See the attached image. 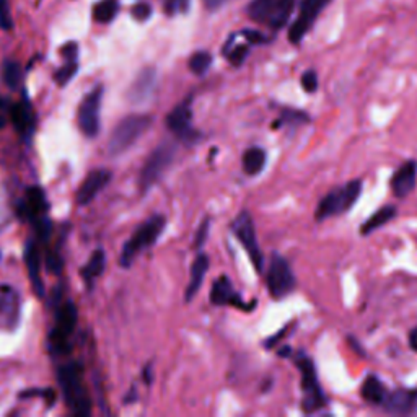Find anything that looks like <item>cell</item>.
Segmentation results:
<instances>
[{"instance_id":"obj_40","label":"cell","mask_w":417,"mask_h":417,"mask_svg":"<svg viewBox=\"0 0 417 417\" xmlns=\"http://www.w3.org/2000/svg\"><path fill=\"white\" fill-rule=\"evenodd\" d=\"M302 87L305 92L315 93L318 90V75L315 71H307L302 75Z\"/></svg>"},{"instance_id":"obj_2","label":"cell","mask_w":417,"mask_h":417,"mask_svg":"<svg viewBox=\"0 0 417 417\" xmlns=\"http://www.w3.org/2000/svg\"><path fill=\"white\" fill-rule=\"evenodd\" d=\"M153 124L150 114H131L116 124L108 140V153L118 157L127 152Z\"/></svg>"},{"instance_id":"obj_38","label":"cell","mask_w":417,"mask_h":417,"mask_svg":"<svg viewBox=\"0 0 417 417\" xmlns=\"http://www.w3.org/2000/svg\"><path fill=\"white\" fill-rule=\"evenodd\" d=\"M46 268L54 274H61L62 270V257L59 251H47L46 253Z\"/></svg>"},{"instance_id":"obj_20","label":"cell","mask_w":417,"mask_h":417,"mask_svg":"<svg viewBox=\"0 0 417 417\" xmlns=\"http://www.w3.org/2000/svg\"><path fill=\"white\" fill-rule=\"evenodd\" d=\"M25 264H27L28 269V276L29 282H31L34 292H36L38 296L45 295V286H42V279H41V256H40V249H38V244L34 242H28L27 247H25Z\"/></svg>"},{"instance_id":"obj_9","label":"cell","mask_w":417,"mask_h":417,"mask_svg":"<svg viewBox=\"0 0 417 417\" xmlns=\"http://www.w3.org/2000/svg\"><path fill=\"white\" fill-rule=\"evenodd\" d=\"M231 231L235 233L236 240H238V242L244 247V249H247V253L249 255V257H251L253 264H255L257 273H261L264 266V256L256 238L255 222H253L251 214H249L248 210H243V212H240L238 216H236L233 223H231Z\"/></svg>"},{"instance_id":"obj_22","label":"cell","mask_w":417,"mask_h":417,"mask_svg":"<svg viewBox=\"0 0 417 417\" xmlns=\"http://www.w3.org/2000/svg\"><path fill=\"white\" fill-rule=\"evenodd\" d=\"M207 270H209V256L205 255V253H201V255H197L194 263L191 266V276H189L186 294H184V300H186V302H191L197 292H199L202 283H204Z\"/></svg>"},{"instance_id":"obj_41","label":"cell","mask_w":417,"mask_h":417,"mask_svg":"<svg viewBox=\"0 0 417 417\" xmlns=\"http://www.w3.org/2000/svg\"><path fill=\"white\" fill-rule=\"evenodd\" d=\"M209 218H205V220H202V223L199 225V229L196 231V238H194V248L201 249L204 247L205 240H207V233H209Z\"/></svg>"},{"instance_id":"obj_35","label":"cell","mask_w":417,"mask_h":417,"mask_svg":"<svg viewBox=\"0 0 417 417\" xmlns=\"http://www.w3.org/2000/svg\"><path fill=\"white\" fill-rule=\"evenodd\" d=\"M163 8H165L166 15L170 16L186 14L189 8V0H165V2H163Z\"/></svg>"},{"instance_id":"obj_36","label":"cell","mask_w":417,"mask_h":417,"mask_svg":"<svg viewBox=\"0 0 417 417\" xmlns=\"http://www.w3.org/2000/svg\"><path fill=\"white\" fill-rule=\"evenodd\" d=\"M248 46H235V47H231V49H229V53H225L227 54V58H229V61L233 64V66H242L243 64V61L244 59H247V55H248Z\"/></svg>"},{"instance_id":"obj_25","label":"cell","mask_w":417,"mask_h":417,"mask_svg":"<svg viewBox=\"0 0 417 417\" xmlns=\"http://www.w3.org/2000/svg\"><path fill=\"white\" fill-rule=\"evenodd\" d=\"M266 165V152L260 147H251L243 153V170L249 176L260 175Z\"/></svg>"},{"instance_id":"obj_42","label":"cell","mask_w":417,"mask_h":417,"mask_svg":"<svg viewBox=\"0 0 417 417\" xmlns=\"http://www.w3.org/2000/svg\"><path fill=\"white\" fill-rule=\"evenodd\" d=\"M131 15L134 16L136 20L145 21L150 15H152V7H150L149 3H137V5L132 7Z\"/></svg>"},{"instance_id":"obj_19","label":"cell","mask_w":417,"mask_h":417,"mask_svg":"<svg viewBox=\"0 0 417 417\" xmlns=\"http://www.w3.org/2000/svg\"><path fill=\"white\" fill-rule=\"evenodd\" d=\"M0 315L5 316L10 326H15L20 320V294L7 283H0Z\"/></svg>"},{"instance_id":"obj_34","label":"cell","mask_w":417,"mask_h":417,"mask_svg":"<svg viewBox=\"0 0 417 417\" xmlns=\"http://www.w3.org/2000/svg\"><path fill=\"white\" fill-rule=\"evenodd\" d=\"M0 28L10 31L14 28V18H12L10 0H0Z\"/></svg>"},{"instance_id":"obj_26","label":"cell","mask_w":417,"mask_h":417,"mask_svg":"<svg viewBox=\"0 0 417 417\" xmlns=\"http://www.w3.org/2000/svg\"><path fill=\"white\" fill-rule=\"evenodd\" d=\"M276 2L277 0H251V3L248 5L249 18L257 21V23H268Z\"/></svg>"},{"instance_id":"obj_45","label":"cell","mask_w":417,"mask_h":417,"mask_svg":"<svg viewBox=\"0 0 417 417\" xmlns=\"http://www.w3.org/2000/svg\"><path fill=\"white\" fill-rule=\"evenodd\" d=\"M229 2V0H204L205 7H207V10L210 12H216L220 8L222 5H225V3Z\"/></svg>"},{"instance_id":"obj_15","label":"cell","mask_w":417,"mask_h":417,"mask_svg":"<svg viewBox=\"0 0 417 417\" xmlns=\"http://www.w3.org/2000/svg\"><path fill=\"white\" fill-rule=\"evenodd\" d=\"M155 87H157V71L153 67H145L132 81L127 92V100L134 105H140L152 97Z\"/></svg>"},{"instance_id":"obj_16","label":"cell","mask_w":417,"mask_h":417,"mask_svg":"<svg viewBox=\"0 0 417 417\" xmlns=\"http://www.w3.org/2000/svg\"><path fill=\"white\" fill-rule=\"evenodd\" d=\"M210 302L214 305H218V307L231 305V307L248 309L247 305L243 303L242 295L233 289V283H231V281L227 276H220L212 283V289H210Z\"/></svg>"},{"instance_id":"obj_12","label":"cell","mask_w":417,"mask_h":417,"mask_svg":"<svg viewBox=\"0 0 417 417\" xmlns=\"http://www.w3.org/2000/svg\"><path fill=\"white\" fill-rule=\"evenodd\" d=\"M47 199L45 191L40 186H29L27 191H25L23 199L20 201V204L16 205L15 212L16 216L23 220H29L34 223L40 218L46 217L47 214Z\"/></svg>"},{"instance_id":"obj_47","label":"cell","mask_w":417,"mask_h":417,"mask_svg":"<svg viewBox=\"0 0 417 417\" xmlns=\"http://www.w3.org/2000/svg\"><path fill=\"white\" fill-rule=\"evenodd\" d=\"M144 377H145V378H144L145 385H150V383H152V367H150V365H149L147 368H145Z\"/></svg>"},{"instance_id":"obj_4","label":"cell","mask_w":417,"mask_h":417,"mask_svg":"<svg viewBox=\"0 0 417 417\" xmlns=\"http://www.w3.org/2000/svg\"><path fill=\"white\" fill-rule=\"evenodd\" d=\"M77 321H79V312L74 302H64L58 308L55 316V326L47 336V349L51 354H67L71 351V334L75 331Z\"/></svg>"},{"instance_id":"obj_11","label":"cell","mask_w":417,"mask_h":417,"mask_svg":"<svg viewBox=\"0 0 417 417\" xmlns=\"http://www.w3.org/2000/svg\"><path fill=\"white\" fill-rule=\"evenodd\" d=\"M329 0H302V5H300V14L296 16L289 29V40L294 45H299L303 40L305 34L308 33V29L313 27L318 15L325 10V7L328 5Z\"/></svg>"},{"instance_id":"obj_23","label":"cell","mask_w":417,"mask_h":417,"mask_svg":"<svg viewBox=\"0 0 417 417\" xmlns=\"http://www.w3.org/2000/svg\"><path fill=\"white\" fill-rule=\"evenodd\" d=\"M106 266V255L105 251H103L101 248L94 249L93 255L90 256L88 263L85 264V268L81 269V277H84V281L88 283V287L92 289L94 279H98L103 274V270H105Z\"/></svg>"},{"instance_id":"obj_30","label":"cell","mask_w":417,"mask_h":417,"mask_svg":"<svg viewBox=\"0 0 417 417\" xmlns=\"http://www.w3.org/2000/svg\"><path fill=\"white\" fill-rule=\"evenodd\" d=\"M21 67L16 61H5L2 64V80L8 88L16 90L21 84Z\"/></svg>"},{"instance_id":"obj_39","label":"cell","mask_w":417,"mask_h":417,"mask_svg":"<svg viewBox=\"0 0 417 417\" xmlns=\"http://www.w3.org/2000/svg\"><path fill=\"white\" fill-rule=\"evenodd\" d=\"M281 121L283 123H294V124H302L308 123V116L302 113V111H295V110H283L281 114Z\"/></svg>"},{"instance_id":"obj_43","label":"cell","mask_w":417,"mask_h":417,"mask_svg":"<svg viewBox=\"0 0 417 417\" xmlns=\"http://www.w3.org/2000/svg\"><path fill=\"white\" fill-rule=\"evenodd\" d=\"M61 55L66 61H77V55H79V46L77 42H67L61 47Z\"/></svg>"},{"instance_id":"obj_10","label":"cell","mask_w":417,"mask_h":417,"mask_svg":"<svg viewBox=\"0 0 417 417\" xmlns=\"http://www.w3.org/2000/svg\"><path fill=\"white\" fill-rule=\"evenodd\" d=\"M295 276L292 273L289 263L282 256L273 255L268 270V289L270 296L283 299L295 289Z\"/></svg>"},{"instance_id":"obj_5","label":"cell","mask_w":417,"mask_h":417,"mask_svg":"<svg viewBox=\"0 0 417 417\" xmlns=\"http://www.w3.org/2000/svg\"><path fill=\"white\" fill-rule=\"evenodd\" d=\"M360 192H362V183L359 179H354V181H349L346 186L336 188L333 191L328 192L323 197V201L320 202L316 209V220H326V218L334 217V216H341V214L347 212V210L352 209V205L359 201Z\"/></svg>"},{"instance_id":"obj_18","label":"cell","mask_w":417,"mask_h":417,"mask_svg":"<svg viewBox=\"0 0 417 417\" xmlns=\"http://www.w3.org/2000/svg\"><path fill=\"white\" fill-rule=\"evenodd\" d=\"M417 183V163L414 160H409L403 163L399 166L396 173L391 178V189L393 194L396 197H406L414 191Z\"/></svg>"},{"instance_id":"obj_8","label":"cell","mask_w":417,"mask_h":417,"mask_svg":"<svg viewBox=\"0 0 417 417\" xmlns=\"http://www.w3.org/2000/svg\"><path fill=\"white\" fill-rule=\"evenodd\" d=\"M101 101H103V87L98 85L81 100L79 111H77V123L79 129L85 137L98 136L101 129Z\"/></svg>"},{"instance_id":"obj_28","label":"cell","mask_w":417,"mask_h":417,"mask_svg":"<svg viewBox=\"0 0 417 417\" xmlns=\"http://www.w3.org/2000/svg\"><path fill=\"white\" fill-rule=\"evenodd\" d=\"M119 12L118 0H100L97 5L93 7V20L97 23H110L114 20V16Z\"/></svg>"},{"instance_id":"obj_6","label":"cell","mask_w":417,"mask_h":417,"mask_svg":"<svg viewBox=\"0 0 417 417\" xmlns=\"http://www.w3.org/2000/svg\"><path fill=\"white\" fill-rule=\"evenodd\" d=\"M176 153L175 144L171 142H162L152 153L149 155L147 162L142 166V171L139 175V186L142 192H147L152 189L158 179L162 178L163 173L168 170V166L173 162Z\"/></svg>"},{"instance_id":"obj_27","label":"cell","mask_w":417,"mask_h":417,"mask_svg":"<svg viewBox=\"0 0 417 417\" xmlns=\"http://www.w3.org/2000/svg\"><path fill=\"white\" fill-rule=\"evenodd\" d=\"M294 5H295V0H277L273 15H270V18L268 21L269 27L274 29L286 27L287 20L290 18L292 12H294Z\"/></svg>"},{"instance_id":"obj_48","label":"cell","mask_w":417,"mask_h":417,"mask_svg":"<svg viewBox=\"0 0 417 417\" xmlns=\"http://www.w3.org/2000/svg\"><path fill=\"white\" fill-rule=\"evenodd\" d=\"M5 123H7V118H3V114H0V129L5 126Z\"/></svg>"},{"instance_id":"obj_14","label":"cell","mask_w":417,"mask_h":417,"mask_svg":"<svg viewBox=\"0 0 417 417\" xmlns=\"http://www.w3.org/2000/svg\"><path fill=\"white\" fill-rule=\"evenodd\" d=\"M10 119L21 139L27 142L31 140L34 129H36V116H34L33 105L29 103L27 94L23 97V100L15 103L10 108Z\"/></svg>"},{"instance_id":"obj_3","label":"cell","mask_w":417,"mask_h":417,"mask_svg":"<svg viewBox=\"0 0 417 417\" xmlns=\"http://www.w3.org/2000/svg\"><path fill=\"white\" fill-rule=\"evenodd\" d=\"M165 225L166 218L160 216V214L147 218V220L142 223L139 229L134 231V235L123 244L119 264H121L123 268H129V266L134 263L137 255H140L145 248L152 247V244H155V242L160 238L162 231L165 230Z\"/></svg>"},{"instance_id":"obj_33","label":"cell","mask_w":417,"mask_h":417,"mask_svg":"<svg viewBox=\"0 0 417 417\" xmlns=\"http://www.w3.org/2000/svg\"><path fill=\"white\" fill-rule=\"evenodd\" d=\"M77 71H79V64H77V61H66V64L54 74L55 84L61 85V87H66L68 81L74 79Z\"/></svg>"},{"instance_id":"obj_46","label":"cell","mask_w":417,"mask_h":417,"mask_svg":"<svg viewBox=\"0 0 417 417\" xmlns=\"http://www.w3.org/2000/svg\"><path fill=\"white\" fill-rule=\"evenodd\" d=\"M409 346H411L412 351L417 352V328H414V329L411 331V334H409Z\"/></svg>"},{"instance_id":"obj_32","label":"cell","mask_w":417,"mask_h":417,"mask_svg":"<svg viewBox=\"0 0 417 417\" xmlns=\"http://www.w3.org/2000/svg\"><path fill=\"white\" fill-rule=\"evenodd\" d=\"M12 217H14V207L8 201V192L5 188L0 186V231H3L10 225Z\"/></svg>"},{"instance_id":"obj_7","label":"cell","mask_w":417,"mask_h":417,"mask_svg":"<svg viewBox=\"0 0 417 417\" xmlns=\"http://www.w3.org/2000/svg\"><path fill=\"white\" fill-rule=\"evenodd\" d=\"M296 367H299L300 373H302V390H303V399L302 407L305 412L318 411L326 404V398L323 391L320 388L316 377L315 364L308 359L307 355L300 354L295 360Z\"/></svg>"},{"instance_id":"obj_44","label":"cell","mask_w":417,"mask_h":417,"mask_svg":"<svg viewBox=\"0 0 417 417\" xmlns=\"http://www.w3.org/2000/svg\"><path fill=\"white\" fill-rule=\"evenodd\" d=\"M244 38L251 42V45H260V42H266L268 41V38L264 36V34H261L260 31H251V29H247V31H243Z\"/></svg>"},{"instance_id":"obj_37","label":"cell","mask_w":417,"mask_h":417,"mask_svg":"<svg viewBox=\"0 0 417 417\" xmlns=\"http://www.w3.org/2000/svg\"><path fill=\"white\" fill-rule=\"evenodd\" d=\"M33 396H41L46 399V403L49 404V406H53L55 401V393L54 390L47 388V390H27L23 391V393L20 394V398H33Z\"/></svg>"},{"instance_id":"obj_1","label":"cell","mask_w":417,"mask_h":417,"mask_svg":"<svg viewBox=\"0 0 417 417\" xmlns=\"http://www.w3.org/2000/svg\"><path fill=\"white\" fill-rule=\"evenodd\" d=\"M58 380L71 411L80 417L92 414V401L84 385V367L79 362L62 365L58 370Z\"/></svg>"},{"instance_id":"obj_17","label":"cell","mask_w":417,"mask_h":417,"mask_svg":"<svg viewBox=\"0 0 417 417\" xmlns=\"http://www.w3.org/2000/svg\"><path fill=\"white\" fill-rule=\"evenodd\" d=\"M192 123V110H191V101L186 100L179 103L178 106H175L170 111V114L166 116V126L170 131H173L175 134H178L183 139H189L192 134L191 129Z\"/></svg>"},{"instance_id":"obj_29","label":"cell","mask_w":417,"mask_h":417,"mask_svg":"<svg viewBox=\"0 0 417 417\" xmlns=\"http://www.w3.org/2000/svg\"><path fill=\"white\" fill-rule=\"evenodd\" d=\"M362 396L367 399L368 403L381 404L385 401L386 393L381 381L377 377H368L362 385Z\"/></svg>"},{"instance_id":"obj_21","label":"cell","mask_w":417,"mask_h":417,"mask_svg":"<svg viewBox=\"0 0 417 417\" xmlns=\"http://www.w3.org/2000/svg\"><path fill=\"white\" fill-rule=\"evenodd\" d=\"M417 403V390H396L385 398L386 411L394 414H406L414 409Z\"/></svg>"},{"instance_id":"obj_31","label":"cell","mask_w":417,"mask_h":417,"mask_svg":"<svg viewBox=\"0 0 417 417\" xmlns=\"http://www.w3.org/2000/svg\"><path fill=\"white\" fill-rule=\"evenodd\" d=\"M212 66V54L207 51H197L189 59V68L194 75H204Z\"/></svg>"},{"instance_id":"obj_24","label":"cell","mask_w":417,"mask_h":417,"mask_svg":"<svg viewBox=\"0 0 417 417\" xmlns=\"http://www.w3.org/2000/svg\"><path fill=\"white\" fill-rule=\"evenodd\" d=\"M394 217H396V207H394V205H385V207L377 210V212L364 223L362 229H360V233L370 235L372 231H375L380 229V227H383L385 223L391 222Z\"/></svg>"},{"instance_id":"obj_13","label":"cell","mask_w":417,"mask_h":417,"mask_svg":"<svg viewBox=\"0 0 417 417\" xmlns=\"http://www.w3.org/2000/svg\"><path fill=\"white\" fill-rule=\"evenodd\" d=\"M111 179H113V173L105 168L90 171V173L85 176L84 181H81L79 191H77V204L87 205L92 201H94V197L108 186Z\"/></svg>"}]
</instances>
